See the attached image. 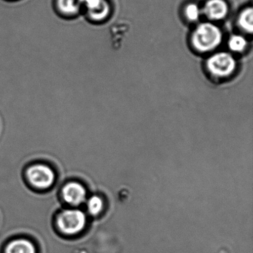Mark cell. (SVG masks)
Masks as SVG:
<instances>
[{
    "instance_id": "2",
    "label": "cell",
    "mask_w": 253,
    "mask_h": 253,
    "mask_svg": "<svg viewBox=\"0 0 253 253\" xmlns=\"http://www.w3.org/2000/svg\"><path fill=\"white\" fill-rule=\"evenodd\" d=\"M87 224L85 212L79 209H67L59 213L57 226L64 235H76L84 230Z\"/></svg>"
},
{
    "instance_id": "4",
    "label": "cell",
    "mask_w": 253,
    "mask_h": 253,
    "mask_svg": "<svg viewBox=\"0 0 253 253\" xmlns=\"http://www.w3.org/2000/svg\"><path fill=\"white\" fill-rule=\"evenodd\" d=\"M26 175L29 183L37 189H48L55 181V173L49 166L43 164L31 166Z\"/></svg>"
},
{
    "instance_id": "3",
    "label": "cell",
    "mask_w": 253,
    "mask_h": 253,
    "mask_svg": "<svg viewBox=\"0 0 253 253\" xmlns=\"http://www.w3.org/2000/svg\"><path fill=\"white\" fill-rule=\"evenodd\" d=\"M206 65L211 76L217 79H226L236 70L237 62L230 53L220 51L211 54Z\"/></svg>"
},
{
    "instance_id": "11",
    "label": "cell",
    "mask_w": 253,
    "mask_h": 253,
    "mask_svg": "<svg viewBox=\"0 0 253 253\" xmlns=\"http://www.w3.org/2000/svg\"><path fill=\"white\" fill-rule=\"evenodd\" d=\"M87 211L92 216H98L105 208L104 200L99 195H92L86 199Z\"/></svg>"
},
{
    "instance_id": "9",
    "label": "cell",
    "mask_w": 253,
    "mask_h": 253,
    "mask_svg": "<svg viewBox=\"0 0 253 253\" xmlns=\"http://www.w3.org/2000/svg\"><path fill=\"white\" fill-rule=\"evenodd\" d=\"M5 253H36V248L32 241L20 238L11 241L5 249Z\"/></svg>"
},
{
    "instance_id": "5",
    "label": "cell",
    "mask_w": 253,
    "mask_h": 253,
    "mask_svg": "<svg viewBox=\"0 0 253 253\" xmlns=\"http://www.w3.org/2000/svg\"><path fill=\"white\" fill-rule=\"evenodd\" d=\"M84 12L89 21L101 23L110 14V4L107 0H84Z\"/></svg>"
},
{
    "instance_id": "6",
    "label": "cell",
    "mask_w": 253,
    "mask_h": 253,
    "mask_svg": "<svg viewBox=\"0 0 253 253\" xmlns=\"http://www.w3.org/2000/svg\"><path fill=\"white\" fill-rule=\"evenodd\" d=\"M62 195L68 204L72 207H78L86 201L87 191L85 186L79 182L72 181L65 185Z\"/></svg>"
},
{
    "instance_id": "13",
    "label": "cell",
    "mask_w": 253,
    "mask_h": 253,
    "mask_svg": "<svg viewBox=\"0 0 253 253\" xmlns=\"http://www.w3.org/2000/svg\"><path fill=\"white\" fill-rule=\"evenodd\" d=\"M201 10L196 3L191 2L187 4L184 8V16L189 22L198 21L201 17Z\"/></svg>"
},
{
    "instance_id": "1",
    "label": "cell",
    "mask_w": 253,
    "mask_h": 253,
    "mask_svg": "<svg viewBox=\"0 0 253 253\" xmlns=\"http://www.w3.org/2000/svg\"><path fill=\"white\" fill-rule=\"evenodd\" d=\"M223 40V33L218 26L211 22L198 25L191 35L190 42L195 51L210 53L215 50Z\"/></svg>"
},
{
    "instance_id": "7",
    "label": "cell",
    "mask_w": 253,
    "mask_h": 253,
    "mask_svg": "<svg viewBox=\"0 0 253 253\" xmlns=\"http://www.w3.org/2000/svg\"><path fill=\"white\" fill-rule=\"evenodd\" d=\"M229 8L226 0H207L202 9L203 14L210 21H220L226 18Z\"/></svg>"
},
{
    "instance_id": "12",
    "label": "cell",
    "mask_w": 253,
    "mask_h": 253,
    "mask_svg": "<svg viewBox=\"0 0 253 253\" xmlns=\"http://www.w3.org/2000/svg\"><path fill=\"white\" fill-rule=\"evenodd\" d=\"M247 44L248 42L244 37L239 35H235L229 38L228 47L232 52L241 53L245 51Z\"/></svg>"
},
{
    "instance_id": "10",
    "label": "cell",
    "mask_w": 253,
    "mask_h": 253,
    "mask_svg": "<svg viewBox=\"0 0 253 253\" xmlns=\"http://www.w3.org/2000/svg\"><path fill=\"white\" fill-rule=\"evenodd\" d=\"M253 11L251 7L244 8L238 17V25L240 29L247 34L251 35L253 30Z\"/></svg>"
},
{
    "instance_id": "8",
    "label": "cell",
    "mask_w": 253,
    "mask_h": 253,
    "mask_svg": "<svg viewBox=\"0 0 253 253\" xmlns=\"http://www.w3.org/2000/svg\"><path fill=\"white\" fill-rule=\"evenodd\" d=\"M84 0H56L55 10L60 17L74 19L84 12Z\"/></svg>"
}]
</instances>
